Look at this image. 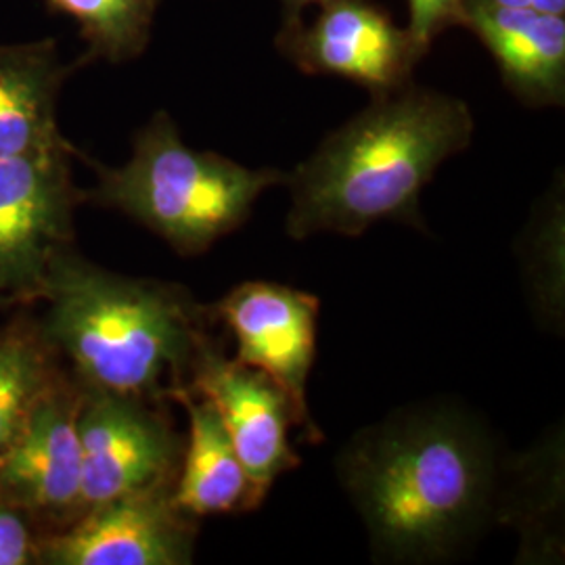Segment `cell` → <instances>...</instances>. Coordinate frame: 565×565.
<instances>
[{"instance_id": "cell-1", "label": "cell", "mask_w": 565, "mask_h": 565, "mask_svg": "<svg viewBox=\"0 0 565 565\" xmlns=\"http://www.w3.org/2000/svg\"><path fill=\"white\" fill-rule=\"evenodd\" d=\"M338 478L377 557L431 564L490 524L501 467L484 425L463 408L425 404L361 429L338 455Z\"/></svg>"}, {"instance_id": "cell-2", "label": "cell", "mask_w": 565, "mask_h": 565, "mask_svg": "<svg viewBox=\"0 0 565 565\" xmlns=\"http://www.w3.org/2000/svg\"><path fill=\"white\" fill-rule=\"evenodd\" d=\"M473 130L463 99L415 82L371 97L287 172V235L361 237L380 223L425 231L422 193L446 160L471 145Z\"/></svg>"}, {"instance_id": "cell-3", "label": "cell", "mask_w": 565, "mask_h": 565, "mask_svg": "<svg viewBox=\"0 0 565 565\" xmlns=\"http://www.w3.org/2000/svg\"><path fill=\"white\" fill-rule=\"evenodd\" d=\"M41 335L82 390L168 403L218 338L210 306L172 282L130 279L65 247L42 287Z\"/></svg>"}, {"instance_id": "cell-4", "label": "cell", "mask_w": 565, "mask_h": 565, "mask_svg": "<svg viewBox=\"0 0 565 565\" xmlns=\"http://www.w3.org/2000/svg\"><path fill=\"white\" fill-rule=\"evenodd\" d=\"M97 177L88 200L120 210L181 256H200L242 228L264 191L287 181L279 168H247L184 145L166 111L137 132L128 162L97 166Z\"/></svg>"}, {"instance_id": "cell-5", "label": "cell", "mask_w": 565, "mask_h": 565, "mask_svg": "<svg viewBox=\"0 0 565 565\" xmlns=\"http://www.w3.org/2000/svg\"><path fill=\"white\" fill-rule=\"evenodd\" d=\"M72 145L0 160V296L41 300L51 264L74 235V212L88 193L72 174Z\"/></svg>"}, {"instance_id": "cell-6", "label": "cell", "mask_w": 565, "mask_h": 565, "mask_svg": "<svg viewBox=\"0 0 565 565\" xmlns=\"http://www.w3.org/2000/svg\"><path fill=\"white\" fill-rule=\"evenodd\" d=\"M78 438L82 513L177 482L184 443L163 403L82 390Z\"/></svg>"}, {"instance_id": "cell-7", "label": "cell", "mask_w": 565, "mask_h": 565, "mask_svg": "<svg viewBox=\"0 0 565 565\" xmlns=\"http://www.w3.org/2000/svg\"><path fill=\"white\" fill-rule=\"evenodd\" d=\"M275 49L302 74L345 78L371 97L411 84L424 61L406 28L373 0H327L312 21L282 15Z\"/></svg>"}, {"instance_id": "cell-8", "label": "cell", "mask_w": 565, "mask_h": 565, "mask_svg": "<svg viewBox=\"0 0 565 565\" xmlns=\"http://www.w3.org/2000/svg\"><path fill=\"white\" fill-rule=\"evenodd\" d=\"M317 296L273 281H245L210 303L216 323L237 343L233 361L263 371L281 387L312 445L324 440L308 406V377L317 359Z\"/></svg>"}, {"instance_id": "cell-9", "label": "cell", "mask_w": 565, "mask_h": 565, "mask_svg": "<svg viewBox=\"0 0 565 565\" xmlns=\"http://www.w3.org/2000/svg\"><path fill=\"white\" fill-rule=\"evenodd\" d=\"M174 486L86 509L36 543V564L184 565L193 562L198 520L174 503Z\"/></svg>"}, {"instance_id": "cell-10", "label": "cell", "mask_w": 565, "mask_h": 565, "mask_svg": "<svg viewBox=\"0 0 565 565\" xmlns=\"http://www.w3.org/2000/svg\"><path fill=\"white\" fill-rule=\"evenodd\" d=\"M82 387L57 377L0 455V505L70 525L82 515Z\"/></svg>"}, {"instance_id": "cell-11", "label": "cell", "mask_w": 565, "mask_h": 565, "mask_svg": "<svg viewBox=\"0 0 565 565\" xmlns=\"http://www.w3.org/2000/svg\"><path fill=\"white\" fill-rule=\"evenodd\" d=\"M184 390L214 404L263 501L282 473L302 463L289 440V429H300L294 404L263 371L226 356L223 343L203 350Z\"/></svg>"}, {"instance_id": "cell-12", "label": "cell", "mask_w": 565, "mask_h": 565, "mask_svg": "<svg viewBox=\"0 0 565 565\" xmlns=\"http://www.w3.org/2000/svg\"><path fill=\"white\" fill-rule=\"evenodd\" d=\"M461 28L484 44L518 102L564 107L565 15L465 0Z\"/></svg>"}, {"instance_id": "cell-13", "label": "cell", "mask_w": 565, "mask_h": 565, "mask_svg": "<svg viewBox=\"0 0 565 565\" xmlns=\"http://www.w3.org/2000/svg\"><path fill=\"white\" fill-rule=\"evenodd\" d=\"M170 403L181 404L189 417V440L172 492L177 507L202 520L263 505L214 404L186 390H177Z\"/></svg>"}, {"instance_id": "cell-14", "label": "cell", "mask_w": 565, "mask_h": 565, "mask_svg": "<svg viewBox=\"0 0 565 565\" xmlns=\"http://www.w3.org/2000/svg\"><path fill=\"white\" fill-rule=\"evenodd\" d=\"M72 67L55 41L0 44V160L70 145L57 124V99Z\"/></svg>"}, {"instance_id": "cell-15", "label": "cell", "mask_w": 565, "mask_h": 565, "mask_svg": "<svg viewBox=\"0 0 565 565\" xmlns=\"http://www.w3.org/2000/svg\"><path fill=\"white\" fill-rule=\"evenodd\" d=\"M509 473V492L497 490L494 518L520 530V562H555L557 555H564L562 438H551L525 455Z\"/></svg>"}, {"instance_id": "cell-16", "label": "cell", "mask_w": 565, "mask_h": 565, "mask_svg": "<svg viewBox=\"0 0 565 565\" xmlns=\"http://www.w3.org/2000/svg\"><path fill=\"white\" fill-rule=\"evenodd\" d=\"M78 23L86 60L126 63L147 51L160 0H44Z\"/></svg>"}, {"instance_id": "cell-17", "label": "cell", "mask_w": 565, "mask_h": 565, "mask_svg": "<svg viewBox=\"0 0 565 565\" xmlns=\"http://www.w3.org/2000/svg\"><path fill=\"white\" fill-rule=\"evenodd\" d=\"M57 377L41 331L13 327L0 335V455Z\"/></svg>"}, {"instance_id": "cell-18", "label": "cell", "mask_w": 565, "mask_h": 565, "mask_svg": "<svg viewBox=\"0 0 565 565\" xmlns=\"http://www.w3.org/2000/svg\"><path fill=\"white\" fill-rule=\"evenodd\" d=\"M532 247L527 275L534 291V302L543 319L559 321L564 312V203L553 191L543 216L532 226Z\"/></svg>"}, {"instance_id": "cell-19", "label": "cell", "mask_w": 565, "mask_h": 565, "mask_svg": "<svg viewBox=\"0 0 565 565\" xmlns=\"http://www.w3.org/2000/svg\"><path fill=\"white\" fill-rule=\"evenodd\" d=\"M465 0H408V25L406 32L419 55L425 57L431 44L446 30L461 25Z\"/></svg>"}, {"instance_id": "cell-20", "label": "cell", "mask_w": 565, "mask_h": 565, "mask_svg": "<svg viewBox=\"0 0 565 565\" xmlns=\"http://www.w3.org/2000/svg\"><path fill=\"white\" fill-rule=\"evenodd\" d=\"M28 515L13 507L0 505V565L36 564V536Z\"/></svg>"}, {"instance_id": "cell-21", "label": "cell", "mask_w": 565, "mask_h": 565, "mask_svg": "<svg viewBox=\"0 0 565 565\" xmlns=\"http://www.w3.org/2000/svg\"><path fill=\"white\" fill-rule=\"evenodd\" d=\"M490 2L513 7V9H532V11L565 15V0H490Z\"/></svg>"}, {"instance_id": "cell-22", "label": "cell", "mask_w": 565, "mask_h": 565, "mask_svg": "<svg viewBox=\"0 0 565 565\" xmlns=\"http://www.w3.org/2000/svg\"><path fill=\"white\" fill-rule=\"evenodd\" d=\"M285 15H302L303 9L308 7H319L327 0H281Z\"/></svg>"}, {"instance_id": "cell-23", "label": "cell", "mask_w": 565, "mask_h": 565, "mask_svg": "<svg viewBox=\"0 0 565 565\" xmlns=\"http://www.w3.org/2000/svg\"><path fill=\"white\" fill-rule=\"evenodd\" d=\"M2 303H11V302H9V300H7V298H2V296H0V306H2Z\"/></svg>"}]
</instances>
